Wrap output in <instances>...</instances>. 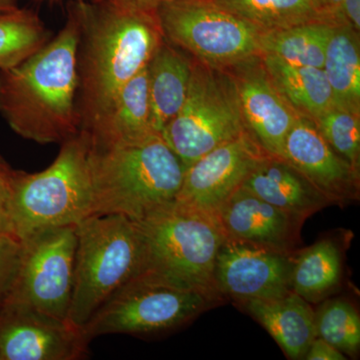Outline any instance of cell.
I'll return each mask as SVG.
<instances>
[{
    "label": "cell",
    "mask_w": 360,
    "mask_h": 360,
    "mask_svg": "<svg viewBox=\"0 0 360 360\" xmlns=\"http://www.w3.org/2000/svg\"><path fill=\"white\" fill-rule=\"evenodd\" d=\"M193 60L186 101L160 134L186 168L248 130L231 72Z\"/></svg>",
    "instance_id": "8"
},
{
    "label": "cell",
    "mask_w": 360,
    "mask_h": 360,
    "mask_svg": "<svg viewBox=\"0 0 360 360\" xmlns=\"http://www.w3.org/2000/svg\"><path fill=\"white\" fill-rule=\"evenodd\" d=\"M262 32L283 30L322 18L314 0H213Z\"/></svg>",
    "instance_id": "25"
},
{
    "label": "cell",
    "mask_w": 360,
    "mask_h": 360,
    "mask_svg": "<svg viewBox=\"0 0 360 360\" xmlns=\"http://www.w3.org/2000/svg\"><path fill=\"white\" fill-rule=\"evenodd\" d=\"M262 324L290 359H304L310 343L316 338L315 310L311 303L290 291L272 300L236 302Z\"/></svg>",
    "instance_id": "18"
},
{
    "label": "cell",
    "mask_w": 360,
    "mask_h": 360,
    "mask_svg": "<svg viewBox=\"0 0 360 360\" xmlns=\"http://www.w3.org/2000/svg\"><path fill=\"white\" fill-rule=\"evenodd\" d=\"M14 172H15V170H13V168L7 165L6 161L0 158V181H11V179H13Z\"/></svg>",
    "instance_id": "35"
},
{
    "label": "cell",
    "mask_w": 360,
    "mask_h": 360,
    "mask_svg": "<svg viewBox=\"0 0 360 360\" xmlns=\"http://www.w3.org/2000/svg\"><path fill=\"white\" fill-rule=\"evenodd\" d=\"M16 1L18 0H0V11H11V9L18 8Z\"/></svg>",
    "instance_id": "36"
},
{
    "label": "cell",
    "mask_w": 360,
    "mask_h": 360,
    "mask_svg": "<svg viewBox=\"0 0 360 360\" xmlns=\"http://www.w3.org/2000/svg\"><path fill=\"white\" fill-rule=\"evenodd\" d=\"M90 341L70 321L18 300L0 302V360H78Z\"/></svg>",
    "instance_id": "11"
},
{
    "label": "cell",
    "mask_w": 360,
    "mask_h": 360,
    "mask_svg": "<svg viewBox=\"0 0 360 360\" xmlns=\"http://www.w3.org/2000/svg\"><path fill=\"white\" fill-rule=\"evenodd\" d=\"M84 130L96 146L132 143L158 134L151 123L148 66L120 89L110 110Z\"/></svg>",
    "instance_id": "19"
},
{
    "label": "cell",
    "mask_w": 360,
    "mask_h": 360,
    "mask_svg": "<svg viewBox=\"0 0 360 360\" xmlns=\"http://www.w3.org/2000/svg\"><path fill=\"white\" fill-rule=\"evenodd\" d=\"M314 122L329 146L359 170L360 113L333 105Z\"/></svg>",
    "instance_id": "28"
},
{
    "label": "cell",
    "mask_w": 360,
    "mask_h": 360,
    "mask_svg": "<svg viewBox=\"0 0 360 360\" xmlns=\"http://www.w3.org/2000/svg\"><path fill=\"white\" fill-rule=\"evenodd\" d=\"M295 252H283L225 239L217 258L215 283L234 302L272 300L290 292Z\"/></svg>",
    "instance_id": "13"
},
{
    "label": "cell",
    "mask_w": 360,
    "mask_h": 360,
    "mask_svg": "<svg viewBox=\"0 0 360 360\" xmlns=\"http://www.w3.org/2000/svg\"><path fill=\"white\" fill-rule=\"evenodd\" d=\"M336 21L350 26L359 33L360 0H342L336 15Z\"/></svg>",
    "instance_id": "32"
},
{
    "label": "cell",
    "mask_w": 360,
    "mask_h": 360,
    "mask_svg": "<svg viewBox=\"0 0 360 360\" xmlns=\"http://www.w3.org/2000/svg\"><path fill=\"white\" fill-rule=\"evenodd\" d=\"M165 39L219 70L262 56V30L213 0H165L158 8Z\"/></svg>",
    "instance_id": "9"
},
{
    "label": "cell",
    "mask_w": 360,
    "mask_h": 360,
    "mask_svg": "<svg viewBox=\"0 0 360 360\" xmlns=\"http://www.w3.org/2000/svg\"><path fill=\"white\" fill-rule=\"evenodd\" d=\"M266 156L246 130L189 165L175 200L215 215Z\"/></svg>",
    "instance_id": "12"
},
{
    "label": "cell",
    "mask_w": 360,
    "mask_h": 360,
    "mask_svg": "<svg viewBox=\"0 0 360 360\" xmlns=\"http://www.w3.org/2000/svg\"><path fill=\"white\" fill-rule=\"evenodd\" d=\"M134 221L146 248L144 274L225 300L214 272L226 238L214 214L174 200Z\"/></svg>",
    "instance_id": "4"
},
{
    "label": "cell",
    "mask_w": 360,
    "mask_h": 360,
    "mask_svg": "<svg viewBox=\"0 0 360 360\" xmlns=\"http://www.w3.org/2000/svg\"><path fill=\"white\" fill-rule=\"evenodd\" d=\"M283 160L309 180L331 205H347L359 200V170L329 146L309 118L300 116L288 132Z\"/></svg>",
    "instance_id": "15"
},
{
    "label": "cell",
    "mask_w": 360,
    "mask_h": 360,
    "mask_svg": "<svg viewBox=\"0 0 360 360\" xmlns=\"http://www.w3.org/2000/svg\"><path fill=\"white\" fill-rule=\"evenodd\" d=\"M335 21L319 20L262 33V56L296 66L322 68Z\"/></svg>",
    "instance_id": "24"
},
{
    "label": "cell",
    "mask_w": 360,
    "mask_h": 360,
    "mask_svg": "<svg viewBox=\"0 0 360 360\" xmlns=\"http://www.w3.org/2000/svg\"><path fill=\"white\" fill-rule=\"evenodd\" d=\"M21 253V239L13 234L0 236V302L14 281Z\"/></svg>",
    "instance_id": "29"
},
{
    "label": "cell",
    "mask_w": 360,
    "mask_h": 360,
    "mask_svg": "<svg viewBox=\"0 0 360 360\" xmlns=\"http://www.w3.org/2000/svg\"><path fill=\"white\" fill-rule=\"evenodd\" d=\"M314 2L322 18L338 22L336 15L342 0H314Z\"/></svg>",
    "instance_id": "33"
},
{
    "label": "cell",
    "mask_w": 360,
    "mask_h": 360,
    "mask_svg": "<svg viewBox=\"0 0 360 360\" xmlns=\"http://www.w3.org/2000/svg\"><path fill=\"white\" fill-rule=\"evenodd\" d=\"M77 108L82 129L106 112L165 40L158 11L110 0L79 4Z\"/></svg>",
    "instance_id": "1"
},
{
    "label": "cell",
    "mask_w": 360,
    "mask_h": 360,
    "mask_svg": "<svg viewBox=\"0 0 360 360\" xmlns=\"http://www.w3.org/2000/svg\"><path fill=\"white\" fill-rule=\"evenodd\" d=\"M333 96V105L360 113L359 33L336 23L322 66Z\"/></svg>",
    "instance_id": "23"
},
{
    "label": "cell",
    "mask_w": 360,
    "mask_h": 360,
    "mask_svg": "<svg viewBox=\"0 0 360 360\" xmlns=\"http://www.w3.org/2000/svg\"><path fill=\"white\" fill-rule=\"evenodd\" d=\"M9 182L11 181H0V236H7V234L14 236L13 224H11Z\"/></svg>",
    "instance_id": "31"
},
{
    "label": "cell",
    "mask_w": 360,
    "mask_h": 360,
    "mask_svg": "<svg viewBox=\"0 0 360 360\" xmlns=\"http://www.w3.org/2000/svg\"><path fill=\"white\" fill-rule=\"evenodd\" d=\"M225 238L236 243L295 252L302 221L240 186L215 212Z\"/></svg>",
    "instance_id": "16"
},
{
    "label": "cell",
    "mask_w": 360,
    "mask_h": 360,
    "mask_svg": "<svg viewBox=\"0 0 360 360\" xmlns=\"http://www.w3.org/2000/svg\"><path fill=\"white\" fill-rule=\"evenodd\" d=\"M89 134L61 143L58 158L37 174L14 172L9 182L11 224L22 239L49 227L77 225L94 215Z\"/></svg>",
    "instance_id": "5"
},
{
    "label": "cell",
    "mask_w": 360,
    "mask_h": 360,
    "mask_svg": "<svg viewBox=\"0 0 360 360\" xmlns=\"http://www.w3.org/2000/svg\"><path fill=\"white\" fill-rule=\"evenodd\" d=\"M75 281L68 321L79 328L123 285L146 272L141 232L122 214L91 215L75 225Z\"/></svg>",
    "instance_id": "6"
},
{
    "label": "cell",
    "mask_w": 360,
    "mask_h": 360,
    "mask_svg": "<svg viewBox=\"0 0 360 360\" xmlns=\"http://www.w3.org/2000/svg\"><path fill=\"white\" fill-rule=\"evenodd\" d=\"M227 70L236 82L246 129L267 155L283 160L286 136L300 115L274 86L262 56Z\"/></svg>",
    "instance_id": "14"
},
{
    "label": "cell",
    "mask_w": 360,
    "mask_h": 360,
    "mask_svg": "<svg viewBox=\"0 0 360 360\" xmlns=\"http://www.w3.org/2000/svg\"><path fill=\"white\" fill-rule=\"evenodd\" d=\"M317 338L328 341L345 355L356 356L360 349V317L352 302L343 298L326 300L315 311Z\"/></svg>",
    "instance_id": "27"
},
{
    "label": "cell",
    "mask_w": 360,
    "mask_h": 360,
    "mask_svg": "<svg viewBox=\"0 0 360 360\" xmlns=\"http://www.w3.org/2000/svg\"><path fill=\"white\" fill-rule=\"evenodd\" d=\"M307 360H345L347 357L328 341L315 338L305 354Z\"/></svg>",
    "instance_id": "30"
},
{
    "label": "cell",
    "mask_w": 360,
    "mask_h": 360,
    "mask_svg": "<svg viewBox=\"0 0 360 360\" xmlns=\"http://www.w3.org/2000/svg\"><path fill=\"white\" fill-rule=\"evenodd\" d=\"M220 300L143 274L99 307L82 330L87 340L106 335H150L188 323Z\"/></svg>",
    "instance_id": "7"
},
{
    "label": "cell",
    "mask_w": 360,
    "mask_h": 360,
    "mask_svg": "<svg viewBox=\"0 0 360 360\" xmlns=\"http://www.w3.org/2000/svg\"><path fill=\"white\" fill-rule=\"evenodd\" d=\"M241 186L302 222L333 205L290 163L274 156L260 161Z\"/></svg>",
    "instance_id": "17"
},
{
    "label": "cell",
    "mask_w": 360,
    "mask_h": 360,
    "mask_svg": "<svg viewBox=\"0 0 360 360\" xmlns=\"http://www.w3.org/2000/svg\"><path fill=\"white\" fill-rule=\"evenodd\" d=\"M193 61L165 39L149 61L151 123L156 134H161L184 105L191 84Z\"/></svg>",
    "instance_id": "20"
},
{
    "label": "cell",
    "mask_w": 360,
    "mask_h": 360,
    "mask_svg": "<svg viewBox=\"0 0 360 360\" xmlns=\"http://www.w3.org/2000/svg\"><path fill=\"white\" fill-rule=\"evenodd\" d=\"M110 1L127 4V6L143 7V8L156 9L165 0H110Z\"/></svg>",
    "instance_id": "34"
},
{
    "label": "cell",
    "mask_w": 360,
    "mask_h": 360,
    "mask_svg": "<svg viewBox=\"0 0 360 360\" xmlns=\"http://www.w3.org/2000/svg\"><path fill=\"white\" fill-rule=\"evenodd\" d=\"M49 40L44 23L30 11H0V70L13 68Z\"/></svg>",
    "instance_id": "26"
},
{
    "label": "cell",
    "mask_w": 360,
    "mask_h": 360,
    "mask_svg": "<svg viewBox=\"0 0 360 360\" xmlns=\"http://www.w3.org/2000/svg\"><path fill=\"white\" fill-rule=\"evenodd\" d=\"M343 250L340 241L326 238L295 251L291 269V290L309 303L324 302L340 288Z\"/></svg>",
    "instance_id": "21"
},
{
    "label": "cell",
    "mask_w": 360,
    "mask_h": 360,
    "mask_svg": "<svg viewBox=\"0 0 360 360\" xmlns=\"http://www.w3.org/2000/svg\"><path fill=\"white\" fill-rule=\"evenodd\" d=\"M80 27L75 6L56 37L18 65L0 70V115L23 139L61 144L82 130L77 108Z\"/></svg>",
    "instance_id": "2"
},
{
    "label": "cell",
    "mask_w": 360,
    "mask_h": 360,
    "mask_svg": "<svg viewBox=\"0 0 360 360\" xmlns=\"http://www.w3.org/2000/svg\"><path fill=\"white\" fill-rule=\"evenodd\" d=\"M90 165L94 215L134 220L174 201L186 169L160 134L117 146L91 143Z\"/></svg>",
    "instance_id": "3"
},
{
    "label": "cell",
    "mask_w": 360,
    "mask_h": 360,
    "mask_svg": "<svg viewBox=\"0 0 360 360\" xmlns=\"http://www.w3.org/2000/svg\"><path fill=\"white\" fill-rule=\"evenodd\" d=\"M262 58L274 86L298 115L314 122L333 105L322 68L290 65L269 56Z\"/></svg>",
    "instance_id": "22"
},
{
    "label": "cell",
    "mask_w": 360,
    "mask_h": 360,
    "mask_svg": "<svg viewBox=\"0 0 360 360\" xmlns=\"http://www.w3.org/2000/svg\"><path fill=\"white\" fill-rule=\"evenodd\" d=\"M77 245L75 225L49 227L21 239L20 264L6 298L68 321Z\"/></svg>",
    "instance_id": "10"
}]
</instances>
